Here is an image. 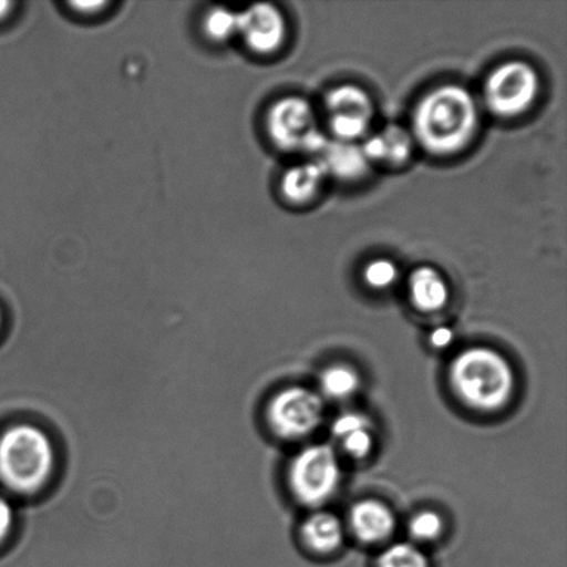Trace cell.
Returning a JSON list of instances; mask_svg holds the SVG:
<instances>
[{
  "instance_id": "obj_1",
  "label": "cell",
  "mask_w": 567,
  "mask_h": 567,
  "mask_svg": "<svg viewBox=\"0 0 567 567\" xmlns=\"http://www.w3.org/2000/svg\"><path fill=\"white\" fill-rule=\"evenodd\" d=\"M480 115L475 99L457 85L437 87L416 105L414 136L435 155L461 152L475 136Z\"/></svg>"
},
{
  "instance_id": "obj_2",
  "label": "cell",
  "mask_w": 567,
  "mask_h": 567,
  "mask_svg": "<svg viewBox=\"0 0 567 567\" xmlns=\"http://www.w3.org/2000/svg\"><path fill=\"white\" fill-rule=\"evenodd\" d=\"M449 380L461 402L480 411L503 409L515 389L509 361L485 347L463 350L450 365Z\"/></svg>"
},
{
  "instance_id": "obj_3",
  "label": "cell",
  "mask_w": 567,
  "mask_h": 567,
  "mask_svg": "<svg viewBox=\"0 0 567 567\" xmlns=\"http://www.w3.org/2000/svg\"><path fill=\"white\" fill-rule=\"evenodd\" d=\"M54 466L53 442L39 427L14 425L0 437V477L13 491H38L52 476Z\"/></svg>"
},
{
  "instance_id": "obj_4",
  "label": "cell",
  "mask_w": 567,
  "mask_h": 567,
  "mask_svg": "<svg viewBox=\"0 0 567 567\" xmlns=\"http://www.w3.org/2000/svg\"><path fill=\"white\" fill-rule=\"evenodd\" d=\"M288 482L299 503L309 507L324 504L341 482V466L336 452L327 444L303 449L289 465Z\"/></svg>"
},
{
  "instance_id": "obj_5",
  "label": "cell",
  "mask_w": 567,
  "mask_h": 567,
  "mask_svg": "<svg viewBox=\"0 0 567 567\" xmlns=\"http://www.w3.org/2000/svg\"><path fill=\"white\" fill-rule=\"evenodd\" d=\"M538 87L540 80L532 65L524 61H509L487 78L485 103L493 114L509 118L525 113L535 103Z\"/></svg>"
},
{
  "instance_id": "obj_6",
  "label": "cell",
  "mask_w": 567,
  "mask_h": 567,
  "mask_svg": "<svg viewBox=\"0 0 567 567\" xmlns=\"http://www.w3.org/2000/svg\"><path fill=\"white\" fill-rule=\"evenodd\" d=\"M322 414L324 405L319 394L302 386L284 389L268 410L271 430L284 439L309 436L320 426Z\"/></svg>"
},
{
  "instance_id": "obj_7",
  "label": "cell",
  "mask_w": 567,
  "mask_h": 567,
  "mask_svg": "<svg viewBox=\"0 0 567 567\" xmlns=\"http://www.w3.org/2000/svg\"><path fill=\"white\" fill-rule=\"evenodd\" d=\"M266 126L271 142L286 152L302 150L306 138L319 130L313 109L302 97H286L271 105Z\"/></svg>"
},
{
  "instance_id": "obj_8",
  "label": "cell",
  "mask_w": 567,
  "mask_h": 567,
  "mask_svg": "<svg viewBox=\"0 0 567 567\" xmlns=\"http://www.w3.org/2000/svg\"><path fill=\"white\" fill-rule=\"evenodd\" d=\"M237 21V33H240L244 42L255 53H274L286 39V20L274 4H254L243 13H238Z\"/></svg>"
},
{
  "instance_id": "obj_9",
  "label": "cell",
  "mask_w": 567,
  "mask_h": 567,
  "mask_svg": "<svg viewBox=\"0 0 567 567\" xmlns=\"http://www.w3.org/2000/svg\"><path fill=\"white\" fill-rule=\"evenodd\" d=\"M349 524L359 540L374 544L392 536L396 519L388 505L377 499H363L350 511Z\"/></svg>"
},
{
  "instance_id": "obj_10",
  "label": "cell",
  "mask_w": 567,
  "mask_h": 567,
  "mask_svg": "<svg viewBox=\"0 0 567 567\" xmlns=\"http://www.w3.org/2000/svg\"><path fill=\"white\" fill-rule=\"evenodd\" d=\"M409 291L411 302L425 313L443 309L450 298L446 280L430 266H422L414 270V274L410 276Z\"/></svg>"
},
{
  "instance_id": "obj_11",
  "label": "cell",
  "mask_w": 567,
  "mask_h": 567,
  "mask_svg": "<svg viewBox=\"0 0 567 567\" xmlns=\"http://www.w3.org/2000/svg\"><path fill=\"white\" fill-rule=\"evenodd\" d=\"M319 161L327 175H336L343 181L359 179L369 169V159L355 143L330 142Z\"/></svg>"
},
{
  "instance_id": "obj_12",
  "label": "cell",
  "mask_w": 567,
  "mask_h": 567,
  "mask_svg": "<svg viewBox=\"0 0 567 567\" xmlns=\"http://www.w3.org/2000/svg\"><path fill=\"white\" fill-rule=\"evenodd\" d=\"M327 176V171L319 159L293 166L282 176V196L295 204L309 202L319 193Z\"/></svg>"
},
{
  "instance_id": "obj_13",
  "label": "cell",
  "mask_w": 567,
  "mask_h": 567,
  "mask_svg": "<svg viewBox=\"0 0 567 567\" xmlns=\"http://www.w3.org/2000/svg\"><path fill=\"white\" fill-rule=\"evenodd\" d=\"M302 537L311 551L331 554L342 546V522L330 513L313 514L305 520Z\"/></svg>"
},
{
  "instance_id": "obj_14",
  "label": "cell",
  "mask_w": 567,
  "mask_h": 567,
  "mask_svg": "<svg viewBox=\"0 0 567 567\" xmlns=\"http://www.w3.org/2000/svg\"><path fill=\"white\" fill-rule=\"evenodd\" d=\"M327 107L331 115L360 116L369 121L374 114L369 94L353 85L339 86L328 93Z\"/></svg>"
},
{
  "instance_id": "obj_15",
  "label": "cell",
  "mask_w": 567,
  "mask_h": 567,
  "mask_svg": "<svg viewBox=\"0 0 567 567\" xmlns=\"http://www.w3.org/2000/svg\"><path fill=\"white\" fill-rule=\"evenodd\" d=\"M320 385L328 398L348 399L359 389V375L347 365H333L322 372Z\"/></svg>"
},
{
  "instance_id": "obj_16",
  "label": "cell",
  "mask_w": 567,
  "mask_h": 567,
  "mask_svg": "<svg viewBox=\"0 0 567 567\" xmlns=\"http://www.w3.org/2000/svg\"><path fill=\"white\" fill-rule=\"evenodd\" d=\"M378 135H380L382 142L383 161L400 165L410 158L411 152H413V137L403 127L398 125L388 126Z\"/></svg>"
},
{
  "instance_id": "obj_17",
  "label": "cell",
  "mask_w": 567,
  "mask_h": 567,
  "mask_svg": "<svg viewBox=\"0 0 567 567\" xmlns=\"http://www.w3.org/2000/svg\"><path fill=\"white\" fill-rule=\"evenodd\" d=\"M377 567H431L420 548L409 543L393 544L378 558Z\"/></svg>"
},
{
  "instance_id": "obj_18",
  "label": "cell",
  "mask_w": 567,
  "mask_h": 567,
  "mask_svg": "<svg viewBox=\"0 0 567 567\" xmlns=\"http://www.w3.org/2000/svg\"><path fill=\"white\" fill-rule=\"evenodd\" d=\"M204 30L215 42L229 41L238 31L237 13L226 8L210 9L205 16Z\"/></svg>"
},
{
  "instance_id": "obj_19",
  "label": "cell",
  "mask_w": 567,
  "mask_h": 567,
  "mask_svg": "<svg viewBox=\"0 0 567 567\" xmlns=\"http://www.w3.org/2000/svg\"><path fill=\"white\" fill-rule=\"evenodd\" d=\"M370 122L360 118V116L331 115L330 126L339 142L354 143V141L365 135Z\"/></svg>"
},
{
  "instance_id": "obj_20",
  "label": "cell",
  "mask_w": 567,
  "mask_h": 567,
  "mask_svg": "<svg viewBox=\"0 0 567 567\" xmlns=\"http://www.w3.org/2000/svg\"><path fill=\"white\" fill-rule=\"evenodd\" d=\"M443 532V520L441 516L432 511H422L410 522L411 536L420 542L436 540Z\"/></svg>"
},
{
  "instance_id": "obj_21",
  "label": "cell",
  "mask_w": 567,
  "mask_h": 567,
  "mask_svg": "<svg viewBox=\"0 0 567 567\" xmlns=\"http://www.w3.org/2000/svg\"><path fill=\"white\" fill-rule=\"evenodd\" d=\"M399 271L392 260L375 259L364 269V280L371 288L385 289L396 282Z\"/></svg>"
},
{
  "instance_id": "obj_22",
  "label": "cell",
  "mask_w": 567,
  "mask_h": 567,
  "mask_svg": "<svg viewBox=\"0 0 567 567\" xmlns=\"http://www.w3.org/2000/svg\"><path fill=\"white\" fill-rule=\"evenodd\" d=\"M342 442L344 450L354 458L367 457L371 453L372 446H374V437H372L370 426L349 433V435L342 437Z\"/></svg>"
},
{
  "instance_id": "obj_23",
  "label": "cell",
  "mask_w": 567,
  "mask_h": 567,
  "mask_svg": "<svg viewBox=\"0 0 567 567\" xmlns=\"http://www.w3.org/2000/svg\"><path fill=\"white\" fill-rule=\"evenodd\" d=\"M370 421L365 419V416L355 413H348L339 416V419L333 422L332 432L333 435L342 439L349 433L361 430V427H369Z\"/></svg>"
},
{
  "instance_id": "obj_24",
  "label": "cell",
  "mask_w": 567,
  "mask_h": 567,
  "mask_svg": "<svg viewBox=\"0 0 567 567\" xmlns=\"http://www.w3.org/2000/svg\"><path fill=\"white\" fill-rule=\"evenodd\" d=\"M14 524V513L10 503L4 497L0 496V543L9 536L11 527Z\"/></svg>"
},
{
  "instance_id": "obj_25",
  "label": "cell",
  "mask_w": 567,
  "mask_h": 567,
  "mask_svg": "<svg viewBox=\"0 0 567 567\" xmlns=\"http://www.w3.org/2000/svg\"><path fill=\"white\" fill-rule=\"evenodd\" d=\"M454 333L449 327H437L431 333V343L433 348L444 349L452 344Z\"/></svg>"
},
{
  "instance_id": "obj_26",
  "label": "cell",
  "mask_w": 567,
  "mask_h": 567,
  "mask_svg": "<svg viewBox=\"0 0 567 567\" xmlns=\"http://www.w3.org/2000/svg\"><path fill=\"white\" fill-rule=\"evenodd\" d=\"M72 8L80 10L81 13H96L99 9H103L107 6L105 2H74L71 3Z\"/></svg>"
},
{
  "instance_id": "obj_27",
  "label": "cell",
  "mask_w": 567,
  "mask_h": 567,
  "mask_svg": "<svg viewBox=\"0 0 567 567\" xmlns=\"http://www.w3.org/2000/svg\"><path fill=\"white\" fill-rule=\"evenodd\" d=\"M13 3L11 2H0V21H3L6 17L10 14L11 9H13Z\"/></svg>"
},
{
  "instance_id": "obj_28",
  "label": "cell",
  "mask_w": 567,
  "mask_h": 567,
  "mask_svg": "<svg viewBox=\"0 0 567 567\" xmlns=\"http://www.w3.org/2000/svg\"><path fill=\"white\" fill-rule=\"evenodd\" d=\"M0 326H2V315H0Z\"/></svg>"
}]
</instances>
